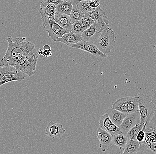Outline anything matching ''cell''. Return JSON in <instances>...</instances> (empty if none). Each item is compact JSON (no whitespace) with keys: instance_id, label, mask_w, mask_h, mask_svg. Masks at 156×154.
Returning <instances> with one entry per match:
<instances>
[{"instance_id":"3","label":"cell","mask_w":156,"mask_h":154,"mask_svg":"<svg viewBox=\"0 0 156 154\" xmlns=\"http://www.w3.org/2000/svg\"><path fill=\"white\" fill-rule=\"evenodd\" d=\"M136 98L140 117L139 124L149 122L156 114V106L148 95L143 93L137 95Z\"/></svg>"},{"instance_id":"12","label":"cell","mask_w":156,"mask_h":154,"mask_svg":"<svg viewBox=\"0 0 156 154\" xmlns=\"http://www.w3.org/2000/svg\"><path fill=\"white\" fill-rule=\"evenodd\" d=\"M65 131H66L62 124L50 121L46 128L45 134L51 138L55 139L57 137H61Z\"/></svg>"},{"instance_id":"27","label":"cell","mask_w":156,"mask_h":154,"mask_svg":"<svg viewBox=\"0 0 156 154\" xmlns=\"http://www.w3.org/2000/svg\"><path fill=\"white\" fill-rule=\"evenodd\" d=\"M83 28L80 20L74 22L72 25V32L76 34L81 35L84 31Z\"/></svg>"},{"instance_id":"18","label":"cell","mask_w":156,"mask_h":154,"mask_svg":"<svg viewBox=\"0 0 156 154\" xmlns=\"http://www.w3.org/2000/svg\"><path fill=\"white\" fill-rule=\"evenodd\" d=\"M112 109L118 110L125 114H128L127 97L118 99L113 103Z\"/></svg>"},{"instance_id":"11","label":"cell","mask_w":156,"mask_h":154,"mask_svg":"<svg viewBox=\"0 0 156 154\" xmlns=\"http://www.w3.org/2000/svg\"><path fill=\"white\" fill-rule=\"evenodd\" d=\"M96 135L100 143L99 147L102 152L107 151L113 145V136L106 130L98 128Z\"/></svg>"},{"instance_id":"8","label":"cell","mask_w":156,"mask_h":154,"mask_svg":"<svg viewBox=\"0 0 156 154\" xmlns=\"http://www.w3.org/2000/svg\"><path fill=\"white\" fill-rule=\"evenodd\" d=\"M105 27L97 22H94L89 28L84 30L81 34L83 41L94 43L98 38Z\"/></svg>"},{"instance_id":"5","label":"cell","mask_w":156,"mask_h":154,"mask_svg":"<svg viewBox=\"0 0 156 154\" xmlns=\"http://www.w3.org/2000/svg\"><path fill=\"white\" fill-rule=\"evenodd\" d=\"M143 129L146 132V137L143 142L139 143V151L148 150L156 154V115L149 122L145 123Z\"/></svg>"},{"instance_id":"31","label":"cell","mask_w":156,"mask_h":154,"mask_svg":"<svg viewBox=\"0 0 156 154\" xmlns=\"http://www.w3.org/2000/svg\"><path fill=\"white\" fill-rule=\"evenodd\" d=\"M100 2L99 0H94L93 1H90V5L92 8L95 9L98 7L99 6Z\"/></svg>"},{"instance_id":"32","label":"cell","mask_w":156,"mask_h":154,"mask_svg":"<svg viewBox=\"0 0 156 154\" xmlns=\"http://www.w3.org/2000/svg\"><path fill=\"white\" fill-rule=\"evenodd\" d=\"M42 56L45 58L49 57L52 55V51L51 49L49 50H43Z\"/></svg>"},{"instance_id":"28","label":"cell","mask_w":156,"mask_h":154,"mask_svg":"<svg viewBox=\"0 0 156 154\" xmlns=\"http://www.w3.org/2000/svg\"><path fill=\"white\" fill-rule=\"evenodd\" d=\"M106 131L113 136L122 133L119 127L114 124L113 123L109 126Z\"/></svg>"},{"instance_id":"15","label":"cell","mask_w":156,"mask_h":154,"mask_svg":"<svg viewBox=\"0 0 156 154\" xmlns=\"http://www.w3.org/2000/svg\"><path fill=\"white\" fill-rule=\"evenodd\" d=\"M83 40L81 35L76 34L72 32H68L63 34L61 38H58L56 41L60 42L69 46L70 45L76 43Z\"/></svg>"},{"instance_id":"10","label":"cell","mask_w":156,"mask_h":154,"mask_svg":"<svg viewBox=\"0 0 156 154\" xmlns=\"http://www.w3.org/2000/svg\"><path fill=\"white\" fill-rule=\"evenodd\" d=\"M84 14L85 16L90 17L103 27L109 26V20L106 13L100 6L98 7L94 10L85 13Z\"/></svg>"},{"instance_id":"4","label":"cell","mask_w":156,"mask_h":154,"mask_svg":"<svg viewBox=\"0 0 156 154\" xmlns=\"http://www.w3.org/2000/svg\"><path fill=\"white\" fill-rule=\"evenodd\" d=\"M115 39L114 30L107 26L103 28L101 34L94 43L101 52L108 56L111 54L112 49L115 46Z\"/></svg>"},{"instance_id":"30","label":"cell","mask_w":156,"mask_h":154,"mask_svg":"<svg viewBox=\"0 0 156 154\" xmlns=\"http://www.w3.org/2000/svg\"><path fill=\"white\" fill-rule=\"evenodd\" d=\"M146 137V132L142 128V130L139 131L136 134V140L139 143L143 142Z\"/></svg>"},{"instance_id":"29","label":"cell","mask_w":156,"mask_h":154,"mask_svg":"<svg viewBox=\"0 0 156 154\" xmlns=\"http://www.w3.org/2000/svg\"><path fill=\"white\" fill-rule=\"evenodd\" d=\"M80 21L82 24L83 28L84 30L89 28L95 22V21L91 19V18L86 16H85L83 17L82 18Z\"/></svg>"},{"instance_id":"21","label":"cell","mask_w":156,"mask_h":154,"mask_svg":"<svg viewBox=\"0 0 156 154\" xmlns=\"http://www.w3.org/2000/svg\"><path fill=\"white\" fill-rule=\"evenodd\" d=\"M25 78H26V74L22 73L21 71L17 70V72L13 76L1 81H0V87L5 84L10 82L13 81H23L25 79Z\"/></svg>"},{"instance_id":"9","label":"cell","mask_w":156,"mask_h":154,"mask_svg":"<svg viewBox=\"0 0 156 154\" xmlns=\"http://www.w3.org/2000/svg\"><path fill=\"white\" fill-rule=\"evenodd\" d=\"M140 121V114L139 112L137 113L128 114L123 120L119 127L122 131V133L126 135L128 131L133 127L136 124H139Z\"/></svg>"},{"instance_id":"38","label":"cell","mask_w":156,"mask_h":154,"mask_svg":"<svg viewBox=\"0 0 156 154\" xmlns=\"http://www.w3.org/2000/svg\"><path fill=\"white\" fill-rule=\"evenodd\" d=\"M90 1H94V0H90Z\"/></svg>"},{"instance_id":"16","label":"cell","mask_w":156,"mask_h":154,"mask_svg":"<svg viewBox=\"0 0 156 154\" xmlns=\"http://www.w3.org/2000/svg\"><path fill=\"white\" fill-rule=\"evenodd\" d=\"M106 113L108 115L112 122L119 127L121 124L123 120L126 115L118 110L113 109H108L107 110Z\"/></svg>"},{"instance_id":"24","label":"cell","mask_w":156,"mask_h":154,"mask_svg":"<svg viewBox=\"0 0 156 154\" xmlns=\"http://www.w3.org/2000/svg\"><path fill=\"white\" fill-rule=\"evenodd\" d=\"M69 16L71 17L73 24L76 21L81 20L82 18L85 16V14L83 13L80 10L77 6L76 5L73 6V9Z\"/></svg>"},{"instance_id":"2","label":"cell","mask_w":156,"mask_h":154,"mask_svg":"<svg viewBox=\"0 0 156 154\" xmlns=\"http://www.w3.org/2000/svg\"><path fill=\"white\" fill-rule=\"evenodd\" d=\"M38 60V54L35 48L27 52L14 67L27 76L31 77L35 73Z\"/></svg>"},{"instance_id":"33","label":"cell","mask_w":156,"mask_h":154,"mask_svg":"<svg viewBox=\"0 0 156 154\" xmlns=\"http://www.w3.org/2000/svg\"><path fill=\"white\" fill-rule=\"evenodd\" d=\"M62 0H43L42 2L45 3H52L57 5L62 2Z\"/></svg>"},{"instance_id":"7","label":"cell","mask_w":156,"mask_h":154,"mask_svg":"<svg viewBox=\"0 0 156 154\" xmlns=\"http://www.w3.org/2000/svg\"><path fill=\"white\" fill-rule=\"evenodd\" d=\"M69 47L85 51L90 53L94 56L101 58H107L108 56L101 52L94 43L82 41L74 44L70 45Z\"/></svg>"},{"instance_id":"20","label":"cell","mask_w":156,"mask_h":154,"mask_svg":"<svg viewBox=\"0 0 156 154\" xmlns=\"http://www.w3.org/2000/svg\"><path fill=\"white\" fill-rule=\"evenodd\" d=\"M129 139L122 133L113 136V144L120 149L124 150Z\"/></svg>"},{"instance_id":"37","label":"cell","mask_w":156,"mask_h":154,"mask_svg":"<svg viewBox=\"0 0 156 154\" xmlns=\"http://www.w3.org/2000/svg\"><path fill=\"white\" fill-rule=\"evenodd\" d=\"M63 1H66V2H71L72 0H62Z\"/></svg>"},{"instance_id":"14","label":"cell","mask_w":156,"mask_h":154,"mask_svg":"<svg viewBox=\"0 0 156 154\" xmlns=\"http://www.w3.org/2000/svg\"><path fill=\"white\" fill-rule=\"evenodd\" d=\"M55 6L54 4L45 3L42 1L39 10L41 16H44L50 20H54L55 13Z\"/></svg>"},{"instance_id":"6","label":"cell","mask_w":156,"mask_h":154,"mask_svg":"<svg viewBox=\"0 0 156 154\" xmlns=\"http://www.w3.org/2000/svg\"><path fill=\"white\" fill-rule=\"evenodd\" d=\"M43 27L48 34V37L53 41L56 42L57 39L61 38L68 31L58 25L54 20H50L44 16H41Z\"/></svg>"},{"instance_id":"1","label":"cell","mask_w":156,"mask_h":154,"mask_svg":"<svg viewBox=\"0 0 156 154\" xmlns=\"http://www.w3.org/2000/svg\"><path fill=\"white\" fill-rule=\"evenodd\" d=\"M25 39L17 38L14 42L11 36L7 38L8 47L4 56L0 60V67L8 66L14 67L25 53L35 48V44L24 41Z\"/></svg>"},{"instance_id":"23","label":"cell","mask_w":156,"mask_h":154,"mask_svg":"<svg viewBox=\"0 0 156 154\" xmlns=\"http://www.w3.org/2000/svg\"><path fill=\"white\" fill-rule=\"evenodd\" d=\"M145 123L138 124H136L128 131L126 134V136L128 139H133V140H136V134L140 131L142 130L144 127Z\"/></svg>"},{"instance_id":"34","label":"cell","mask_w":156,"mask_h":154,"mask_svg":"<svg viewBox=\"0 0 156 154\" xmlns=\"http://www.w3.org/2000/svg\"><path fill=\"white\" fill-rule=\"evenodd\" d=\"M8 66L4 67H0V81H2V79L5 73L8 70Z\"/></svg>"},{"instance_id":"26","label":"cell","mask_w":156,"mask_h":154,"mask_svg":"<svg viewBox=\"0 0 156 154\" xmlns=\"http://www.w3.org/2000/svg\"><path fill=\"white\" fill-rule=\"evenodd\" d=\"M77 6L80 10L84 13L91 11L94 9L90 6V0H85V1L81 2H80L78 4Z\"/></svg>"},{"instance_id":"17","label":"cell","mask_w":156,"mask_h":154,"mask_svg":"<svg viewBox=\"0 0 156 154\" xmlns=\"http://www.w3.org/2000/svg\"><path fill=\"white\" fill-rule=\"evenodd\" d=\"M140 144L136 140L130 139L127 143L123 150L122 154H134L139 152Z\"/></svg>"},{"instance_id":"22","label":"cell","mask_w":156,"mask_h":154,"mask_svg":"<svg viewBox=\"0 0 156 154\" xmlns=\"http://www.w3.org/2000/svg\"><path fill=\"white\" fill-rule=\"evenodd\" d=\"M128 114L138 112V105L136 98L127 97Z\"/></svg>"},{"instance_id":"36","label":"cell","mask_w":156,"mask_h":154,"mask_svg":"<svg viewBox=\"0 0 156 154\" xmlns=\"http://www.w3.org/2000/svg\"><path fill=\"white\" fill-rule=\"evenodd\" d=\"M51 49V47L49 45H45L43 47V50H49Z\"/></svg>"},{"instance_id":"13","label":"cell","mask_w":156,"mask_h":154,"mask_svg":"<svg viewBox=\"0 0 156 154\" xmlns=\"http://www.w3.org/2000/svg\"><path fill=\"white\" fill-rule=\"evenodd\" d=\"M54 20L68 32H72L73 22L70 16L60 13L55 12Z\"/></svg>"},{"instance_id":"25","label":"cell","mask_w":156,"mask_h":154,"mask_svg":"<svg viewBox=\"0 0 156 154\" xmlns=\"http://www.w3.org/2000/svg\"><path fill=\"white\" fill-rule=\"evenodd\" d=\"M112 123V121L109 118V116L107 113L102 115L99 120V128L106 130L107 127L111 124Z\"/></svg>"},{"instance_id":"35","label":"cell","mask_w":156,"mask_h":154,"mask_svg":"<svg viewBox=\"0 0 156 154\" xmlns=\"http://www.w3.org/2000/svg\"><path fill=\"white\" fill-rule=\"evenodd\" d=\"M83 1H85V0H72L71 2L73 6H74L77 5L79 3Z\"/></svg>"},{"instance_id":"19","label":"cell","mask_w":156,"mask_h":154,"mask_svg":"<svg viewBox=\"0 0 156 154\" xmlns=\"http://www.w3.org/2000/svg\"><path fill=\"white\" fill-rule=\"evenodd\" d=\"M73 8V6L71 2L62 1L61 3L55 6V12L70 15Z\"/></svg>"}]
</instances>
